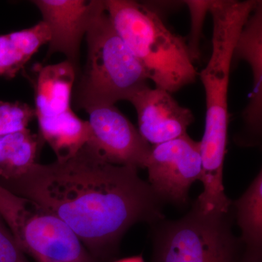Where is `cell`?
<instances>
[{"instance_id":"3957f363","label":"cell","mask_w":262,"mask_h":262,"mask_svg":"<svg viewBox=\"0 0 262 262\" xmlns=\"http://www.w3.org/2000/svg\"><path fill=\"white\" fill-rule=\"evenodd\" d=\"M104 5L114 28L155 87L172 94L195 82L198 73L187 40L168 29L155 10L130 0Z\"/></svg>"},{"instance_id":"ffe728a7","label":"cell","mask_w":262,"mask_h":262,"mask_svg":"<svg viewBox=\"0 0 262 262\" xmlns=\"http://www.w3.org/2000/svg\"><path fill=\"white\" fill-rule=\"evenodd\" d=\"M0 262H31L0 215Z\"/></svg>"},{"instance_id":"6da1fadb","label":"cell","mask_w":262,"mask_h":262,"mask_svg":"<svg viewBox=\"0 0 262 262\" xmlns=\"http://www.w3.org/2000/svg\"><path fill=\"white\" fill-rule=\"evenodd\" d=\"M2 187L53 212L98 262L114 261L133 225L164 219L163 202L137 168L108 163L89 144L65 161L34 164Z\"/></svg>"},{"instance_id":"44dd1931","label":"cell","mask_w":262,"mask_h":262,"mask_svg":"<svg viewBox=\"0 0 262 262\" xmlns=\"http://www.w3.org/2000/svg\"><path fill=\"white\" fill-rule=\"evenodd\" d=\"M113 262H144V258L141 256H132V257L122 258Z\"/></svg>"},{"instance_id":"9c48e42d","label":"cell","mask_w":262,"mask_h":262,"mask_svg":"<svg viewBox=\"0 0 262 262\" xmlns=\"http://www.w3.org/2000/svg\"><path fill=\"white\" fill-rule=\"evenodd\" d=\"M32 3L40 11L51 32L46 59L54 53H63L78 77L81 42L95 19L106 11L104 1L34 0Z\"/></svg>"},{"instance_id":"8fae6325","label":"cell","mask_w":262,"mask_h":262,"mask_svg":"<svg viewBox=\"0 0 262 262\" xmlns=\"http://www.w3.org/2000/svg\"><path fill=\"white\" fill-rule=\"evenodd\" d=\"M138 117L139 133L151 146L186 135L194 121L189 108L181 106L165 90L147 86L130 99Z\"/></svg>"},{"instance_id":"5b68a950","label":"cell","mask_w":262,"mask_h":262,"mask_svg":"<svg viewBox=\"0 0 262 262\" xmlns=\"http://www.w3.org/2000/svg\"><path fill=\"white\" fill-rule=\"evenodd\" d=\"M229 211H206L196 201L177 220L151 225V262H241L243 246L232 230Z\"/></svg>"},{"instance_id":"e0dca14e","label":"cell","mask_w":262,"mask_h":262,"mask_svg":"<svg viewBox=\"0 0 262 262\" xmlns=\"http://www.w3.org/2000/svg\"><path fill=\"white\" fill-rule=\"evenodd\" d=\"M8 34L13 44L28 61L41 46L49 43L51 40V32L47 24L42 20L30 28Z\"/></svg>"},{"instance_id":"ac0fdd59","label":"cell","mask_w":262,"mask_h":262,"mask_svg":"<svg viewBox=\"0 0 262 262\" xmlns=\"http://www.w3.org/2000/svg\"><path fill=\"white\" fill-rule=\"evenodd\" d=\"M212 0H187L184 3L187 5L190 13L191 27L188 35L187 46L193 62L201 57V43L203 27L207 13H209Z\"/></svg>"},{"instance_id":"4fadbf2b","label":"cell","mask_w":262,"mask_h":262,"mask_svg":"<svg viewBox=\"0 0 262 262\" xmlns=\"http://www.w3.org/2000/svg\"><path fill=\"white\" fill-rule=\"evenodd\" d=\"M242 235L241 262H262V171L253 179L246 192L232 201Z\"/></svg>"},{"instance_id":"30bf717a","label":"cell","mask_w":262,"mask_h":262,"mask_svg":"<svg viewBox=\"0 0 262 262\" xmlns=\"http://www.w3.org/2000/svg\"><path fill=\"white\" fill-rule=\"evenodd\" d=\"M247 62L253 75V88L249 102L242 113V131L234 141L243 146H256L261 144L262 133V2L248 18L239 34L232 63Z\"/></svg>"},{"instance_id":"d6986e66","label":"cell","mask_w":262,"mask_h":262,"mask_svg":"<svg viewBox=\"0 0 262 262\" xmlns=\"http://www.w3.org/2000/svg\"><path fill=\"white\" fill-rule=\"evenodd\" d=\"M28 61L8 34L0 35V76L8 80L14 78Z\"/></svg>"},{"instance_id":"7a4b0ae2","label":"cell","mask_w":262,"mask_h":262,"mask_svg":"<svg viewBox=\"0 0 262 262\" xmlns=\"http://www.w3.org/2000/svg\"><path fill=\"white\" fill-rule=\"evenodd\" d=\"M258 0H213L212 51L200 73L206 94V125L200 141L203 192L196 199L205 208L225 210L231 204L223 174L228 134V90L232 55L243 27Z\"/></svg>"},{"instance_id":"9a60e30c","label":"cell","mask_w":262,"mask_h":262,"mask_svg":"<svg viewBox=\"0 0 262 262\" xmlns=\"http://www.w3.org/2000/svg\"><path fill=\"white\" fill-rule=\"evenodd\" d=\"M44 143L28 128L0 136V185L20 178L37 163Z\"/></svg>"},{"instance_id":"8992f818","label":"cell","mask_w":262,"mask_h":262,"mask_svg":"<svg viewBox=\"0 0 262 262\" xmlns=\"http://www.w3.org/2000/svg\"><path fill=\"white\" fill-rule=\"evenodd\" d=\"M0 215L20 249L35 262H98L53 212L1 185Z\"/></svg>"},{"instance_id":"52a82bcc","label":"cell","mask_w":262,"mask_h":262,"mask_svg":"<svg viewBox=\"0 0 262 262\" xmlns=\"http://www.w3.org/2000/svg\"><path fill=\"white\" fill-rule=\"evenodd\" d=\"M146 168L148 184L163 203L185 206L193 183L203 175L200 141L186 134L151 146Z\"/></svg>"},{"instance_id":"7c38bea8","label":"cell","mask_w":262,"mask_h":262,"mask_svg":"<svg viewBox=\"0 0 262 262\" xmlns=\"http://www.w3.org/2000/svg\"><path fill=\"white\" fill-rule=\"evenodd\" d=\"M76 77L75 69L67 60L37 67L34 82V110L37 120L58 116L72 110Z\"/></svg>"},{"instance_id":"ba28073f","label":"cell","mask_w":262,"mask_h":262,"mask_svg":"<svg viewBox=\"0 0 262 262\" xmlns=\"http://www.w3.org/2000/svg\"><path fill=\"white\" fill-rule=\"evenodd\" d=\"M91 136L87 144L114 165L146 168L151 146L115 106L88 110Z\"/></svg>"},{"instance_id":"277c9868","label":"cell","mask_w":262,"mask_h":262,"mask_svg":"<svg viewBox=\"0 0 262 262\" xmlns=\"http://www.w3.org/2000/svg\"><path fill=\"white\" fill-rule=\"evenodd\" d=\"M85 35L87 61L72 91L76 110L88 111L129 101L149 86L145 71L117 34L106 11L95 19Z\"/></svg>"},{"instance_id":"5bb4252c","label":"cell","mask_w":262,"mask_h":262,"mask_svg":"<svg viewBox=\"0 0 262 262\" xmlns=\"http://www.w3.org/2000/svg\"><path fill=\"white\" fill-rule=\"evenodd\" d=\"M39 135L56 155L57 161H65L78 153L91 136L88 120L77 116L72 110L67 113L38 120Z\"/></svg>"},{"instance_id":"2e32d148","label":"cell","mask_w":262,"mask_h":262,"mask_svg":"<svg viewBox=\"0 0 262 262\" xmlns=\"http://www.w3.org/2000/svg\"><path fill=\"white\" fill-rule=\"evenodd\" d=\"M34 117V108L27 103L0 101V136L26 130Z\"/></svg>"}]
</instances>
